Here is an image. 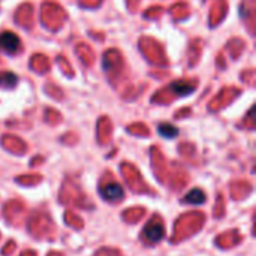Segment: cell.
<instances>
[{"instance_id": "obj_4", "label": "cell", "mask_w": 256, "mask_h": 256, "mask_svg": "<svg viewBox=\"0 0 256 256\" xmlns=\"http://www.w3.org/2000/svg\"><path fill=\"white\" fill-rule=\"evenodd\" d=\"M171 90H172L177 96H188V94H190V93L195 90V87H194L192 84H189V82L176 81V82L171 84Z\"/></svg>"}, {"instance_id": "obj_6", "label": "cell", "mask_w": 256, "mask_h": 256, "mask_svg": "<svg viewBox=\"0 0 256 256\" xmlns=\"http://www.w3.org/2000/svg\"><path fill=\"white\" fill-rule=\"evenodd\" d=\"M159 134L164 136V138H176L178 135V129L172 124H168V123H164L158 128Z\"/></svg>"}, {"instance_id": "obj_2", "label": "cell", "mask_w": 256, "mask_h": 256, "mask_svg": "<svg viewBox=\"0 0 256 256\" xmlns=\"http://www.w3.org/2000/svg\"><path fill=\"white\" fill-rule=\"evenodd\" d=\"M100 194H102V196H104L106 201H110V202H117V201H120V200L123 198L124 190H123V188H122L118 183H110V184H106V186L102 188Z\"/></svg>"}, {"instance_id": "obj_1", "label": "cell", "mask_w": 256, "mask_h": 256, "mask_svg": "<svg viewBox=\"0 0 256 256\" xmlns=\"http://www.w3.org/2000/svg\"><path fill=\"white\" fill-rule=\"evenodd\" d=\"M165 234V228L162 225V222L159 220H152L146 225V228L142 230V238L144 242H147L148 244H156L164 238Z\"/></svg>"}, {"instance_id": "obj_3", "label": "cell", "mask_w": 256, "mask_h": 256, "mask_svg": "<svg viewBox=\"0 0 256 256\" xmlns=\"http://www.w3.org/2000/svg\"><path fill=\"white\" fill-rule=\"evenodd\" d=\"M20 46V38L12 32H4L0 34V50L6 52H16Z\"/></svg>"}, {"instance_id": "obj_5", "label": "cell", "mask_w": 256, "mask_h": 256, "mask_svg": "<svg viewBox=\"0 0 256 256\" xmlns=\"http://www.w3.org/2000/svg\"><path fill=\"white\" fill-rule=\"evenodd\" d=\"M184 202L192 204V206H201V204L206 202V194H204L201 189H194V190H190V192L186 195Z\"/></svg>"}, {"instance_id": "obj_7", "label": "cell", "mask_w": 256, "mask_h": 256, "mask_svg": "<svg viewBox=\"0 0 256 256\" xmlns=\"http://www.w3.org/2000/svg\"><path fill=\"white\" fill-rule=\"evenodd\" d=\"M16 84V76L10 72H4L0 75V86L6 88H12Z\"/></svg>"}]
</instances>
